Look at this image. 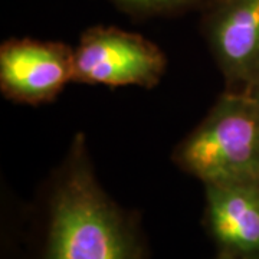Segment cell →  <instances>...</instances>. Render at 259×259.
Returning <instances> with one entry per match:
<instances>
[{
    "label": "cell",
    "mask_w": 259,
    "mask_h": 259,
    "mask_svg": "<svg viewBox=\"0 0 259 259\" xmlns=\"http://www.w3.org/2000/svg\"><path fill=\"white\" fill-rule=\"evenodd\" d=\"M45 259H143L131 223L94 176L81 136L51 199Z\"/></svg>",
    "instance_id": "obj_1"
},
{
    "label": "cell",
    "mask_w": 259,
    "mask_h": 259,
    "mask_svg": "<svg viewBox=\"0 0 259 259\" xmlns=\"http://www.w3.org/2000/svg\"><path fill=\"white\" fill-rule=\"evenodd\" d=\"M175 161L206 185L259 183V101L225 94L175 151Z\"/></svg>",
    "instance_id": "obj_2"
},
{
    "label": "cell",
    "mask_w": 259,
    "mask_h": 259,
    "mask_svg": "<svg viewBox=\"0 0 259 259\" xmlns=\"http://www.w3.org/2000/svg\"><path fill=\"white\" fill-rule=\"evenodd\" d=\"M75 82L154 87L166 69L157 45L117 28L88 29L74 49Z\"/></svg>",
    "instance_id": "obj_3"
},
{
    "label": "cell",
    "mask_w": 259,
    "mask_h": 259,
    "mask_svg": "<svg viewBox=\"0 0 259 259\" xmlns=\"http://www.w3.org/2000/svg\"><path fill=\"white\" fill-rule=\"evenodd\" d=\"M72 81L74 49L65 44L12 39L0 48V88L13 101H52Z\"/></svg>",
    "instance_id": "obj_4"
},
{
    "label": "cell",
    "mask_w": 259,
    "mask_h": 259,
    "mask_svg": "<svg viewBox=\"0 0 259 259\" xmlns=\"http://www.w3.org/2000/svg\"><path fill=\"white\" fill-rule=\"evenodd\" d=\"M206 32L228 81L246 87L259 72V0H216Z\"/></svg>",
    "instance_id": "obj_5"
},
{
    "label": "cell",
    "mask_w": 259,
    "mask_h": 259,
    "mask_svg": "<svg viewBox=\"0 0 259 259\" xmlns=\"http://www.w3.org/2000/svg\"><path fill=\"white\" fill-rule=\"evenodd\" d=\"M206 222L223 256L259 259V183L206 185Z\"/></svg>",
    "instance_id": "obj_6"
},
{
    "label": "cell",
    "mask_w": 259,
    "mask_h": 259,
    "mask_svg": "<svg viewBox=\"0 0 259 259\" xmlns=\"http://www.w3.org/2000/svg\"><path fill=\"white\" fill-rule=\"evenodd\" d=\"M118 6L120 9L127 10L131 13H161V12H170L189 6L199 0H108Z\"/></svg>",
    "instance_id": "obj_7"
},
{
    "label": "cell",
    "mask_w": 259,
    "mask_h": 259,
    "mask_svg": "<svg viewBox=\"0 0 259 259\" xmlns=\"http://www.w3.org/2000/svg\"><path fill=\"white\" fill-rule=\"evenodd\" d=\"M245 93L249 94L250 97H253L256 101H259V72L258 75L245 87Z\"/></svg>",
    "instance_id": "obj_8"
},
{
    "label": "cell",
    "mask_w": 259,
    "mask_h": 259,
    "mask_svg": "<svg viewBox=\"0 0 259 259\" xmlns=\"http://www.w3.org/2000/svg\"><path fill=\"white\" fill-rule=\"evenodd\" d=\"M219 259H231V258H228V256H223V255H222V256H221Z\"/></svg>",
    "instance_id": "obj_9"
}]
</instances>
